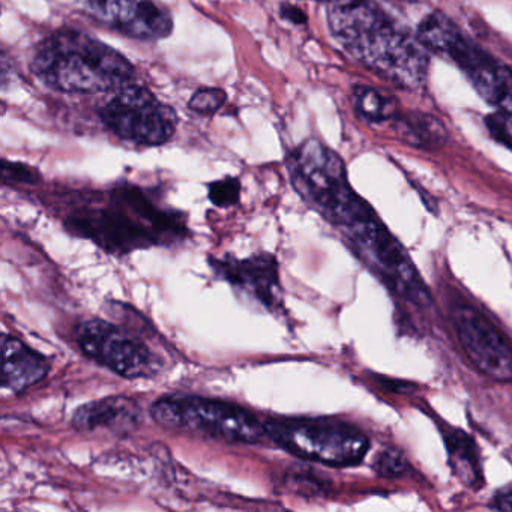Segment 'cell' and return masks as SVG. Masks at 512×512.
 Masks as SVG:
<instances>
[{
    "label": "cell",
    "instance_id": "7402d4cb",
    "mask_svg": "<svg viewBox=\"0 0 512 512\" xmlns=\"http://www.w3.org/2000/svg\"><path fill=\"white\" fill-rule=\"evenodd\" d=\"M487 127L497 142L503 143L512 149V115L511 113L500 112L488 116Z\"/></svg>",
    "mask_w": 512,
    "mask_h": 512
},
{
    "label": "cell",
    "instance_id": "44dd1931",
    "mask_svg": "<svg viewBox=\"0 0 512 512\" xmlns=\"http://www.w3.org/2000/svg\"><path fill=\"white\" fill-rule=\"evenodd\" d=\"M2 178L4 182H17V184H37L40 181V172L34 167L23 163H2Z\"/></svg>",
    "mask_w": 512,
    "mask_h": 512
},
{
    "label": "cell",
    "instance_id": "30bf717a",
    "mask_svg": "<svg viewBox=\"0 0 512 512\" xmlns=\"http://www.w3.org/2000/svg\"><path fill=\"white\" fill-rule=\"evenodd\" d=\"M452 325L467 358L481 373L496 382H511L512 346L484 314L469 305H458Z\"/></svg>",
    "mask_w": 512,
    "mask_h": 512
},
{
    "label": "cell",
    "instance_id": "4fadbf2b",
    "mask_svg": "<svg viewBox=\"0 0 512 512\" xmlns=\"http://www.w3.org/2000/svg\"><path fill=\"white\" fill-rule=\"evenodd\" d=\"M142 421V410L133 398L110 395L83 404L74 412L71 425L79 431L107 430L113 433L133 431Z\"/></svg>",
    "mask_w": 512,
    "mask_h": 512
},
{
    "label": "cell",
    "instance_id": "9c48e42d",
    "mask_svg": "<svg viewBox=\"0 0 512 512\" xmlns=\"http://www.w3.org/2000/svg\"><path fill=\"white\" fill-rule=\"evenodd\" d=\"M100 118L110 133L136 146H161L178 130L173 107L161 103L148 88L124 86L100 110Z\"/></svg>",
    "mask_w": 512,
    "mask_h": 512
},
{
    "label": "cell",
    "instance_id": "e0dca14e",
    "mask_svg": "<svg viewBox=\"0 0 512 512\" xmlns=\"http://www.w3.org/2000/svg\"><path fill=\"white\" fill-rule=\"evenodd\" d=\"M355 104L358 112L370 121H389L398 115L397 101L380 94L376 89H356Z\"/></svg>",
    "mask_w": 512,
    "mask_h": 512
},
{
    "label": "cell",
    "instance_id": "5bb4252c",
    "mask_svg": "<svg viewBox=\"0 0 512 512\" xmlns=\"http://www.w3.org/2000/svg\"><path fill=\"white\" fill-rule=\"evenodd\" d=\"M50 362L46 356L5 332L2 335V388L11 394H22L26 389L46 379Z\"/></svg>",
    "mask_w": 512,
    "mask_h": 512
},
{
    "label": "cell",
    "instance_id": "7a4b0ae2",
    "mask_svg": "<svg viewBox=\"0 0 512 512\" xmlns=\"http://www.w3.org/2000/svg\"><path fill=\"white\" fill-rule=\"evenodd\" d=\"M64 226L71 235L88 239L113 256L172 247L190 233L181 212L163 208L134 185H119L110 191L107 206L74 212Z\"/></svg>",
    "mask_w": 512,
    "mask_h": 512
},
{
    "label": "cell",
    "instance_id": "3957f363",
    "mask_svg": "<svg viewBox=\"0 0 512 512\" xmlns=\"http://www.w3.org/2000/svg\"><path fill=\"white\" fill-rule=\"evenodd\" d=\"M31 70L47 88L70 95L115 94L134 79V67L124 55L82 31L47 37Z\"/></svg>",
    "mask_w": 512,
    "mask_h": 512
},
{
    "label": "cell",
    "instance_id": "7c38bea8",
    "mask_svg": "<svg viewBox=\"0 0 512 512\" xmlns=\"http://www.w3.org/2000/svg\"><path fill=\"white\" fill-rule=\"evenodd\" d=\"M83 10L106 28L142 41L166 40L173 17L158 0H82Z\"/></svg>",
    "mask_w": 512,
    "mask_h": 512
},
{
    "label": "cell",
    "instance_id": "277c9868",
    "mask_svg": "<svg viewBox=\"0 0 512 512\" xmlns=\"http://www.w3.org/2000/svg\"><path fill=\"white\" fill-rule=\"evenodd\" d=\"M286 167L292 187L302 200L343 233L376 217L350 187L340 155L320 140L308 139L292 149Z\"/></svg>",
    "mask_w": 512,
    "mask_h": 512
},
{
    "label": "cell",
    "instance_id": "8fae6325",
    "mask_svg": "<svg viewBox=\"0 0 512 512\" xmlns=\"http://www.w3.org/2000/svg\"><path fill=\"white\" fill-rule=\"evenodd\" d=\"M209 266L220 280L226 281L242 298L269 313L283 310L278 260L269 253H256L245 259L209 257Z\"/></svg>",
    "mask_w": 512,
    "mask_h": 512
},
{
    "label": "cell",
    "instance_id": "d6986e66",
    "mask_svg": "<svg viewBox=\"0 0 512 512\" xmlns=\"http://www.w3.org/2000/svg\"><path fill=\"white\" fill-rule=\"evenodd\" d=\"M208 196L212 205L230 208L238 205L241 199V182L236 178H224L208 185Z\"/></svg>",
    "mask_w": 512,
    "mask_h": 512
},
{
    "label": "cell",
    "instance_id": "8992f818",
    "mask_svg": "<svg viewBox=\"0 0 512 512\" xmlns=\"http://www.w3.org/2000/svg\"><path fill=\"white\" fill-rule=\"evenodd\" d=\"M266 439L302 460L332 467L355 466L370 448L368 437L331 418H269Z\"/></svg>",
    "mask_w": 512,
    "mask_h": 512
},
{
    "label": "cell",
    "instance_id": "603a6c76",
    "mask_svg": "<svg viewBox=\"0 0 512 512\" xmlns=\"http://www.w3.org/2000/svg\"><path fill=\"white\" fill-rule=\"evenodd\" d=\"M280 16L287 20V22L293 23V25L299 26L307 23V16H305L304 11L301 8L295 7V5H281Z\"/></svg>",
    "mask_w": 512,
    "mask_h": 512
},
{
    "label": "cell",
    "instance_id": "52a82bcc",
    "mask_svg": "<svg viewBox=\"0 0 512 512\" xmlns=\"http://www.w3.org/2000/svg\"><path fill=\"white\" fill-rule=\"evenodd\" d=\"M422 46L451 59L479 95L500 112L512 115V71L469 40L452 20L434 13L418 29Z\"/></svg>",
    "mask_w": 512,
    "mask_h": 512
},
{
    "label": "cell",
    "instance_id": "ac0fdd59",
    "mask_svg": "<svg viewBox=\"0 0 512 512\" xmlns=\"http://www.w3.org/2000/svg\"><path fill=\"white\" fill-rule=\"evenodd\" d=\"M227 94L223 89L202 88L194 92L188 103V109L193 110L197 115L211 116L215 115L221 107L226 104Z\"/></svg>",
    "mask_w": 512,
    "mask_h": 512
},
{
    "label": "cell",
    "instance_id": "cb8c5ba5",
    "mask_svg": "<svg viewBox=\"0 0 512 512\" xmlns=\"http://www.w3.org/2000/svg\"><path fill=\"white\" fill-rule=\"evenodd\" d=\"M491 508L500 509V511H512V491L503 490L496 493L491 502Z\"/></svg>",
    "mask_w": 512,
    "mask_h": 512
},
{
    "label": "cell",
    "instance_id": "2e32d148",
    "mask_svg": "<svg viewBox=\"0 0 512 512\" xmlns=\"http://www.w3.org/2000/svg\"><path fill=\"white\" fill-rule=\"evenodd\" d=\"M398 131L406 142L415 146H424V148L442 145L448 139L445 127L440 124V121L419 113L401 118L398 122Z\"/></svg>",
    "mask_w": 512,
    "mask_h": 512
},
{
    "label": "cell",
    "instance_id": "ba28073f",
    "mask_svg": "<svg viewBox=\"0 0 512 512\" xmlns=\"http://www.w3.org/2000/svg\"><path fill=\"white\" fill-rule=\"evenodd\" d=\"M86 358L124 379H151L160 374L164 361L137 332L118 323L89 319L74 332Z\"/></svg>",
    "mask_w": 512,
    "mask_h": 512
},
{
    "label": "cell",
    "instance_id": "6da1fadb",
    "mask_svg": "<svg viewBox=\"0 0 512 512\" xmlns=\"http://www.w3.org/2000/svg\"><path fill=\"white\" fill-rule=\"evenodd\" d=\"M331 34L356 61L400 88L427 79L428 55L421 41L398 29L368 0H328Z\"/></svg>",
    "mask_w": 512,
    "mask_h": 512
},
{
    "label": "cell",
    "instance_id": "9a60e30c",
    "mask_svg": "<svg viewBox=\"0 0 512 512\" xmlns=\"http://www.w3.org/2000/svg\"><path fill=\"white\" fill-rule=\"evenodd\" d=\"M452 472L467 487L482 484V469L475 442L463 431L451 430L446 436Z\"/></svg>",
    "mask_w": 512,
    "mask_h": 512
},
{
    "label": "cell",
    "instance_id": "5b68a950",
    "mask_svg": "<svg viewBox=\"0 0 512 512\" xmlns=\"http://www.w3.org/2000/svg\"><path fill=\"white\" fill-rule=\"evenodd\" d=\"M152 419L169 430L199 434L227 443L266 439L265 422L235 403L199 395H166L152 403Z\"/></svg>",
    "mask_w": 512,
    "mask_h": 512
},
{
    "label": "cell",
    "instance_id": "ffe728a7",
    "mask_svg": "<svg viewBox=\"0 0 512 512\" xmlns=\"http://www.w3.org/2000/svg\"><path fill=\"white\" fill-rule=\"evenodd\" d=\"M374 469H376L380 476H385V478H397V476L403 475L406 472L407 460L401 452L388 449V451H383L377 457Z\"/></svg>",
    "mask_w": 512,
    "mask_h": 512
}]
</instances>
